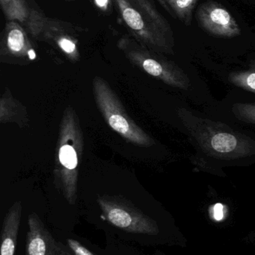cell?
Listing matches in <instances>:
<instances>
[{
  "instance_id": "6da1fadb",
  "label": "cell",
  "mask_w": 255,
  "mask_h": 255,
  "mask_svg": "<svg viewBox=\"0 0 255 255\" xmlns=\"http://www.w3.org/2000/svg\"><path fill=\"white\" fill-rule=\"evenodd\" d=\"M184 123L186 133L208 163L223 166L255 163L253 133L238 131L226 124L194 115L187 110Z\"/></svg>"
},
{
  "instance_id": "7a4b0ae2",
  "label": "cell",
  "mask_w": 255,
  "mask_h": 255,
  "mask_svg": "<svg viewBox=\"0 0 255 255\" xmlns=\"http://www.w3.org/2000/svg\"><path fill=\"white\" fill-rule=\"evenodd\" d=\"M130 36L155 52L173 53L174 31L153 0H113Z\"/></svg>"
},
{
  "instance_id": "3957f363",
  "label": "cell",
  "mask_w": 255,
  "mask_h": 255,
  "mask_svg": "<svg viewBox=\"0 0 255 255\" xmlns=\"http://www.w3.org/2000/svg\"><path fill=\"white\" fill-rule=\"evenodd\" d=\"M196 18L199 27L213 37L233 38L241 34L236 19L217 1H208L199 4Z\"/></svg>"
},
{
  "instance_id": "277c9868",
  "label": "cell",
  "mask_w": 255,
  "mask_h": 255,
  "mask_svg": "<svg viewBox=\"0 0 255 255\" xmlns=\"http://www.w3.org/2000/svg\"><path fill=\"white\" fill-rule=\"evenodd\" d=\"M1 10L7 21H16L29 35L39 40L47 16L34 0H0Z\"/></svg>"
},
{
  "instance_id": "5b68a950",
  "label": "cell",
  "mask_w": 255,
  "mask_h": 255,
  "mask_svg": "<svg viewBox=\"0 0 255 255\" xmlns=\"http://www.w3.org/2000/svg\"><path fill=\"white\" fill-rule=\"evenodd\" d=\"M220 117L228 122L249 126L255 128V94L245 91H235L220 104Z\"/></svg>"
},
{
  "instance_id": "8992f818",
  "label": "cell",
  "mask_w": 255,
  "mask_h": 255,
  "mask_svg": "<svg viewBox=\"0 0 255 255\" xmlns=\"http://www.w3.org/2000/svg\"><path fill=\"white\" fill-rule=\"evenodd\" d=\"M102 207L109 223L122 230L148 235L158 233L157 223L143 214L112 204L103 203Z\"/></svg>"
},
{
  "instance_id": "52a82bcc",
  "label": "cell",
  "mask_w": 255,
  "mask_h": 255,
  "mask_svg": "<svg viewBox=\"0 0 255 255\" xmlns=\"http://www.w3.org/2000/svg\"><path fill=\"white\" fill-rule=\"evenodd\" d=\"M77 28L70 23L55 18L46 17L39 40L56 45L67 55L77 52Z\"/></svg>"
},
{
  "instance_id": "ba28073f",
  "label": "cell",
  "mask_w": 255,
  "mask_h": 255,
  "mask_svg": "<svg viewBox=\"0 0 255 255\" xmlns=\"http://www.w3.org/2000/svg\"><path fill=\"white\" fill-rule=\"evenodd\" d=\"M28 224L26 255H70L54 241L37 217L30 216Z\"/></svg>"
},
{
  "instance_id": "9c48e42d",
  "label": "cell",
  "mask_w": 255,
  "mask_h": 255,
  "mask_svg": "<svg viewBox=\"0 0 255 255\" xmlns=\"http://www.w3.org/2000/svg\"><path fill=\"white\" fill-rule=\"evenodd\" d=\"M1 35V47L4 52L18 57L26 55L30 60L36 58L35 52L31 48L29 34L19 22L7 21Z\"/></svg>"
},
{
  "instance_id": "30bf717a",
  "label": "cell",
  "mask_w": 255,
  "mask_h": 255,
  "mask_svg": "<svg viewBox=\"0 0 255 255\" xmlns=\"http://www.w3.org/2000/svg\"><path fill=\"white\" fill-rule=\"evenodd\" d=\"M20 222V208H13L4 218L1 230V255H14Z\"/></svg>"
},
{
  "instance_id": "8fae6325",
  "label": "cell",
  "mask_w": 255,
  "mask_h": 255,
  "mask_svg": "<svg viewBox=\"0 0 255 255\" xmlns=\"http://www.w3.org/2000/svg\"><path fill=\"white\" fill-rule=\"evenodd\" d=\"M162 7L184 25H191L195 7L200 0H157Z\"/></svg>"
},
{
  "instance_id": "7c38bea8",
  "label": "cell",
  "mask_w": 255,
  "mask_h": 255,
  "mask_svg": "<svg viewBox=\"0 0 255 255\" xmlns=\"http://www.w3.org/2000/svg\"><path fill=\"white\" fill-rule=\"evenodd\" d=\"M225 79L232 85L242 88L243 91L255 94V59L252 61L249 69L232 71Z\"/></svg>"
},
{
  "instance_id": "4fadbf2b",
  "label": "cell",
  "mask_w": 255,
  "mask_h": 255,
  "mask_svg": "<svg viewBox=\"0 0 255 255\" xmlns=\"http://www.w3.org/2000/svg\"><path fill=\"white\" fill-rule=\"evenodd\" d=\"M59 159L63 166L67 169H74L77 165L76 151L70 145H64L61 147L60 149Z\"/></svg>"
},
{
  "instance_id": "5bb4252c",
  "label": "cell",
  "mask_w": 255,
  "mask_h": 255,
  "mask_svg": "<svg viewBox=\"0 0 255 255\" xmlns=\"http://www.w3.org/2000/svg\"><path fill=\"white\" fill-rule=\"evenodd\" d=\"M109 124L114 130L123 134H126L130 130L128 123L126 121L125 118H123L121 115H114L109 117Z\"/></svg>"
},
{
  "instance_id": "9a60e30c",
  "label": "cell",
  "mask_w": 255,
  "mask_h": 255,
  "mask_svg": "<svg viewBox=\"0 0 255 255\" xmlns=\"http://www.w3.org/2000/svg\"><path fill=\"white\" fill-rule=\"evenodd\" d=\"M67 244L74 255H94L89 250H87L85 247L74 240L69 239L67 241Z\"/></svg>"
},
{
  "instance_id": "2e32d148",
  "label": "cell",
  "mask_w": 255,
  "mask_h": 255,
  "mask_svg": "<svg viewBox=\"0 0 255 255\" xmlns=\"http://www.w3.org/2000/svg\"><path fill=\"white\" fill-rule=\"evenodd\" d=\"M211 214L212 219L215 221H223L226 216V208L224 205L221 203L216 204L211 208Z\"/></svg>"
},
{
  "instance_id": "e0dca14e",
  "label": "cell",
  "mask_w": 255,
  "mask_h": 255,
  "mask_svg": "<svg viewBox=\"0 0 255 255\" xmlns=\"http://www.w3.org/2000/svg\"><path fill=\"white\" fill-rule=\"evenodd\" d=\"M96 4L98 7L101 9L106 10L107 9V4L109 2V0H95Z\"/></svg>"
},
{
  "instance_id": "ac0fdd59",
  "label": "cell",
  "mask_w": 255,
  "mask_h": 255,
  "mask_svg": "<svg viewBox=\"0 0 255 255\" xmlns=\"http://www.w3.org/2000/svg\"><path fill=\"white\" fill-rule=\"evenodd\" d=\"M64 1H76V0H64Z\"/></svg>"
}]
</instances>
